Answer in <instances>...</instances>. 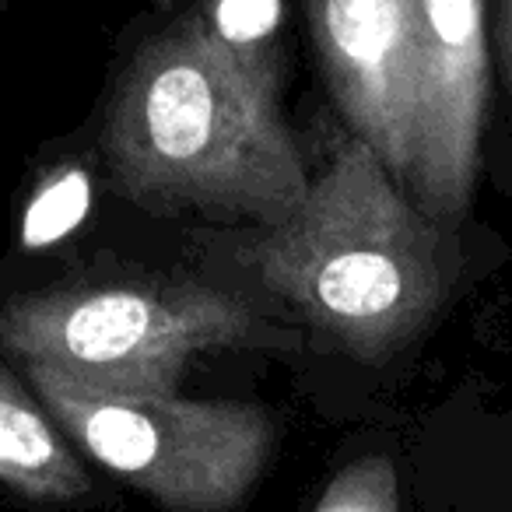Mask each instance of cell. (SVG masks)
Instances as JSON below:
<instances>
[{"label":"cell","mask_w":512,"mask_h":512,"mask_svg":"<svg viewBox=\"0 0 512 512\" xmlns=\"http://www.w3.org/2000/svg\"><path fill=\"white\" fill-rule=\"evenodd\" d=\"M102 151L116 190L155 214L200 211L271 228L313 183L281 113V81L235 64L197 18L130 57Z\"/></svg>","instance_id":"obj_1"},{"label":"cell","mask_w":512,"mask_h":512,"mask_svg":"<svg viewBox=\"0 0 512 512\" xmlns=\"http://www.w3.org/2000/svg\"><path fill=\"white\" fill-rule=\"evenodd\" d=\"M242 260L358 362L397 355L449 292L446 232L358 137H344L299 207L260 228Z\"/></svg>","instance_id":"obj_2"},{"label":"cell","mask_w":512,"mask_h":512,"mask_svg":"<svg viewBox=\"0 0 512 512\" xmlns=\"http://www.w3.org/2000/svg\"><path fill=\"white\" fill-rule=\"evenodd\" d=\"M281 341L239 292L190 278H116L15 295L0 306V348L22 369L130 397L176 393L214 348Z\"/></svg>","instance_id":"obj_3"},{"label":"cell","mask_w":512,"mask_h":512,"mask_svg":"<svg viewBox=\"0 0 512 512\" xmlns=\"http://www.w3.org/2000/svg\"><path fill=\"white\" fill-rule=\"evenodd\" d=\"M29 386L92 463L169 512H232L278 446V421L246 400L130 397L25 369Z\"/></svg>","instance_id":"obj_4"},{"label":"cell","mask_w":512,"mask_h":512,"mask_svg":"<svg viewBox=\"0 0 512 512\" xmlns=\"http://www.w3.org/2000/svg\"><path fill=\"white\" fill-rule=\"evenodd\" d=\"M488 0H414V165L407 197L446 232L481 169Z\"/></svg>","instance_id":"obj_5"},{"label":"cell","mask_w":512,"mask_h":512,"mask_svg":"<svg viewBox=\"0 0 512 512\" xmlns=\"http://www.w3.org/2000/svg\"><path fill=\"white\" fill-rule=\"evenodd\" d=\"M327 88L407 190L414 165V0H309Z\"/></svg>","instance_id":"obj_6"},{"label":"cell","mask_w":512,"mask_h":512,"mask_svg":"<svg viewBox=\"0 0 512 512\" xmlns=\"http://www.w3.org/2000/svg\"><path fill=\"white\" fill-rule=\"evenodd\" d=\"M0 484L39 505H67L88 495L92 477L81 453L36 390L0 362Z\"/></svg>","instance_id":"obj_7"},{"label":"cell","mask_w":512,"mask_h":512,"mask_svg":"<svg viewBox=\"0 0 512 512\" xmlns=\"http://www.w3.org/2000/svg\"><path fill=\"white\" fill-rule=\"evenodd\" d=\"M193 18L235 64L281 81V0H207Z\"/></svg>","instance_id":"obj_8"},{"label":"cell","mask_w":512,"mask_h":512,"mask_svg":"<svg viewBox=\"0 0 512 512\" xmlns=\"http://www.w3.org/2000/svg\"><path fill=\"white\" fill-rule=\"evenodd\" d=\"M313 512H400V481L393 460L372 453L337 470Z\"/></svg>","instance_id":"obj_9"},{"label":"cell","mask_w":512,"mask_h":512,"mask_svg":"<svg viewBox=\"0 0 512 512\" xmlns=\"http://www.w3.org/2000/svg\"><path fill=\"white\" fill-rule=\"evenodd\" d=\"M88 176L85 172H64V176L50 179L43 190L36 193L32 207L25 211L22 221V242L29 249H43L53 239L67 235L88 211Z\"/></svg>","instance_id":"obj_10"},{"label":"cell","mask_w":512,"mask_h":512,"mask_svg":"<svg viewBox=\"0 0 512 512\" xmlns=\"http://www.w3.org/2000/svg\"><path fill=\"white\" fill-rule=\"evenodd\" d=\"M491 32H495L498 67L512 99V0H491Z\"/></svg>","instance_id":"obj_11"}]
</instances>
